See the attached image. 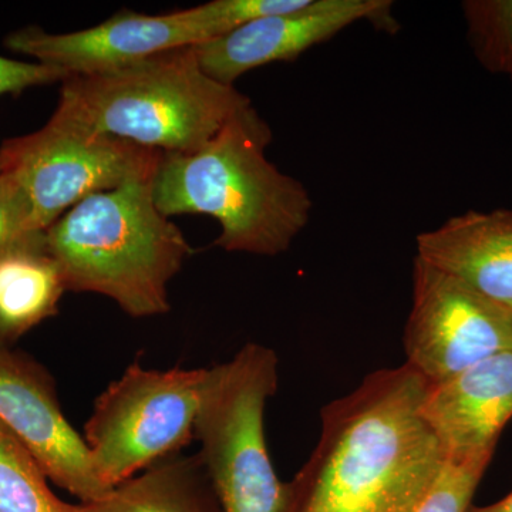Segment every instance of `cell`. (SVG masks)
<instances>
[{
    "label": "cell",
    "mask_w": 512,
    "mask_h": 512,
    "mask_svg": "<svg viewBox=\"0 0 512 512\" xmlns=\"http://www.w3.org/2000/svg\"><path fill=\"white\" fill-rule=\"evenodd\" d=\"M278 389V356L248 343L208 369L194 440L222 512H279L285 484L265 437L266 403Z\"/></svg>",
    "instance_id": "5b68a950"
},
{
    "label": "cell",
    "mask_w": 512,
    "mask_h": 512,
    "mask_svg": "<svg viewBox=\"0 0 512 512\" xmlns=\"http://www.w3.org/2000/svg\"><path fill=\"white\" fill-rule=\"evenodd\" d=\"M208 369L134 362L94 402L83 440L94 476L116 487L194 440Z\"/></svg>",
    "instance_id": "8992f818"
},
{
    "label": "cell",
    "mask_w": 512,
    "mask_h": 512,
    "mask_svg": "<svg viewBox=\"0 0 512 512\" xmlns=\"http://www.w3.org/2000/svg\"><path fill=\"white\" fill-rule=\"evenodd\" d=\"M429 383L404 363L326 404L322 430L279 512H416L444 464L421 414Z\"/></svg>",
    "instance_id": "6da1fadb"
},
{
    "label": "cell",
    "mask_w": 512,
    "mask_h": 512,
    "mask_svg": "<svg viewBox=\"0 0 512 512\" xmlns=\"http://www.w3.org/2000/svg\"><path fill=\"white\" fill-rule=\"evenodd\" d=\"M190 9L167 15L121 10L106 22L79 32L52 35L39 28L10 33L5 46L69 76L110 72L158 53L210 42Z\"/></svg>",
    "instance_id": "30bf717a"
},
{
    "label": "cell",
    "mask_w": 512,
    "mask_h": 512,
    "mask_svg": "<svg viewBox=\"0 0 512 512\" xmlns=\"http://www.w3.org/2000/svg\"><path fill=\"white\" fill-rule=\"evenodd\" d=\"M28 448L0 426V512H82L60 500Z\"/></svg>",
    "instance_id": "2e32d148"
},
{
    "label": "cell",
    "mask_w": 512,
    "mask_h": 512,
    "mask_svg": "<svg viewBox=\"0 0 512 512\" xmlns=\"http://www.w3.org/2000/svg\"><path fill=\"white\" fill-rule=\"evenodd\" d=\"M467 512H512V493L498 501V503L487 505V507H470Z\"/></svg>",
    "instance_id": "44dd1931"
},
{
    "label": "cell",
    "mask_w": 512,
    "mask_h": 512,
    "mask_svg": "<svg viewBox=\"0 0 512 512\" xmlns=\"http://www.w3.org/2000/svg\"><path fill=\"white\" fill-rule=\"evenodd\" d=\"M392 5L389 0H305L299 8L252 20L194 49L205 74L234 86L256 67L291 62L353 23L370 20L393 29Z\"/></svg>",
    "instance_id": "9c48e42d"
},
{
    "label": "cell",
    "mask_w": 512,
    "mask_h": 512,
    "mask_svg": "<svg viewBox=\"0 0 512 512\" xmlns=\"http://www.w3.org/2000/svg\"><path fill=\"white\" fill-rule=\"evenodd\" d=\"M82 512H222L200 456L175 454L80 503Z\"/></svg>",
    "instance_id": "5bb4252c"
},
{
    "label": "cell",
    "mask_w": 512,
    "mask_h": 512,
    "mask_svg": "<svg viewBox=\"0 0 512 512\" xmlns=\"http://www.w3.org/2000/svg\"><path fill=\"white\" fill-rule=\"evenodd\" d=\"M67 77L69 74L57 67L37 62H19L0 56V97L5 94L18 96L32 87L63 82Z\"/></svg>",
    "instance_id": "ffe728a7"
},
{
    "label": "cell",
    "mask_w": 512,
    "mask_h": 512,
    "mask_svg": "<svg viewBox=\"0 0 512 512\" xmlns=\"http://www.w3.org/2000/svg\"><path fill=\"white\" fill-rule=\"evenodd\" d=\"M468 40L488 72L512 76V0L463 3Z\"/></svg>",
    "instance_id": "e0dca14e"
},
{
    "label": "cell",
    "mask_w": 512,
    "mask_h": 512,
    "mask_svg": "<svg viewBox=\"0 0 512 512\" xmlns=\"http://www.w3.org/2000/svg\"><path fill=\"white\" fill-rule=\"evenodd\" d=\"M0 426L28 448L47 478L80 503L106 493L83 436L60 407L52 383L32 363L0 349Z\"/></svg>",
    "instance_id": "8fae6325"
},
{
    "label": "cell",
    "mask_w": 512,
    "mask_h": 512,
    "mask_svg": "<svg viewBox=\"0 0 512 512\" xmlns=\"http://www.w3.org/2000/svg\"><path fill=\"white\" fill-rule=\"evenodd\" d=\"M406 365L429 386L498 353L512 352V311L456 276L414 258Z\"/></svg>",
    "instance_id": "ba28073f"
},
{
    "label": "cell",
    "mask_w": 512,
    "mask_h": 512,
    "mask_svg": "<svg viewBox=\"0 0 512 512\" xmlns=\"http://www.w3.org/2000/svg\"><path fill=\"white\" fill-rule=\"evenodd\" d=\"M45 232L32 227L25 191L8 171L0 170V256L45 244Z\"/></svg>",
    "instance_id": "ac0fdd59"
},
{
    "label": "cell",
    "mask_w": 512,
    "mask_h": 512,
    "mask_svg": "<svg viewBox=\"0 0 512 512\" xmlns=\"http://www.w3.org/2000/svg\"><path fill=\"white\" fill-rule=\"evenodd\" d=\"M272 138L251 104L201 150L163 154L153 180L158 210L168 218H215L221 225L215 245L225 251L284 254L309 224L313 202L301 181L266 158Z\"/></svg>",
    "instance_id": "7a4b0ae2"
},
{
    "label": "cell",
    "mask_w": 512,
    "mask_h": 512,
    "mask_svg": "<svg viewBox=\"0 0 512 512\" xmlns=\"http://www.w3.org/2000/svg\"><path fill=\"white\" fill-rule=\"evenodd\" d=\"M490 461H447L416 512H467Z\"/></svg>",
    "instance_id": "d6986e66"
},
{
    "label": "cell",
    "mask_w": 512,
    "mask_h": 512,
    "mask_svg": "<svg viewBox=\"0 0 512 512\" xmlns=\"http://www.w3.org/2000/svg\"><path fill=\"white\" fill-rule=\"evenodd\" d=\"M153 180L90 195L46 229L66 291L107 296L131 318L170 311L168 284L194 249L158 210Z\"/></svg>",
    "instance_id": "3957f363"
},
{
    "label": "cell",
    "mask_w": 512,
    "mask_h": 512,
    "mask_svg": "<svg viewBox=\"0 0 512 512\" xmlns=\"http://www.w3.org/2000/svg\"><path fill=\"white\" fill-rule=\"evenodd\" d=\"M421 414L447 461H491L512 419V352L488 357L429 386Z\"/></svg>",
    "instance_id": "7c38bea8"
},
{
    "label": "cell",
    "mask_w": 512,
    "mask_h": 512,
    "mask_svg": "<svg viewBox=\"0 0 512 512\" xmlns=\"http://www.w3.org/2000/svg\"><path fill=\"white\" fill-rule=\"evenodd\" d=\"M251 99L211 79L194 46L110 72L69 76L55 119L163 154L201 150Z\"/></svg>",
    "instance_id": "277c9868"
},
{
    "label": "cell",
    "mask_w": 512,
    "mask_h": 512,
    "mask_svg": "<svg viewBox=\"0 0 512 512\" xmlns=\"http://www.w3.org/2000/svg\"><path fill=\"white\" fill-rule=\"evenodd\" d=\"M416 242L421 261L512 311V210L467 211Z\"/></svg>",
    "instance_id": "4fadbf2b"
},
{
    "label": "cell",
    "mask_w": 512,
    "mask_h": 512,
    "mask_svg": "<svg viewBox=\"0 0 512 512\" xmlns=\"http://www.w3.org/2000/svg\"><path fill=\"white\" fill-rule=\"evenodd\" d=\"M64 292L46 241L0 256V340L19 338L55 316Z\"/></svg>",
    "instance_id": "9a60e30c"
},
{
    "label": "cell",
    "mask_w": 512,
    "mask_h": 512,
    "mask_svg": "<svg viewBox=\"0 0 512 512\" xmlns=\"http://www.w3.org/2000/svg\"><path fill=\"white\" fill-rule=\"evenodd\" d=\"M163 153L52 119L0 147V170L18 180L32 227L46 232L70 208L99 192L156 175Z\"/></svg>",
    "instance_id": "52a82bcc"
}]
</instances>
